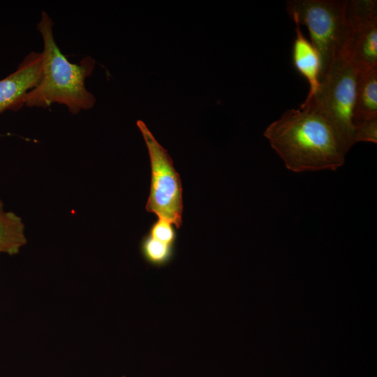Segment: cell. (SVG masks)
<instances>
[{
	"instance_id": "obj_1",
	"label": "cell",
	"mask_w": 377,
	"mask_h": 377,
	"mask_svg": "<svg viewBox=\"0 0 377 377\" xmlns=\"http://www.w3.org/2000/svg\"><path fill=\"white\" fill-rule=\"evenodd\" d=\"M264 135L292 172L336 170L345 162L347 153L335 129L310 104L286 110Z\"/></svg>"
},
{
	"instance_id": "obj_2",
	"label": "cell",
	"mask_w": 377,
	"mask_h": 377,
	"mask_svg": "<svg viewBox=\"0 0 377 377\" xmlns=\"http://www.w3.org/2000/svg\"><path fill=\"white\" fill-rule=\"evenodd\" d=\"M37 29L43 40L42 77L24 95L22 105L47 108L57 103L66 105L73 114L92 108L96 99L87 89L85 80L91 75L95 61L87 57L79 64L71 63L57 46L53 22L44 11Z\"/></svg>"
},
{
	"instance_id": "obj_3",
	"label": "cell",
	"mask_w": 377,
	"mask_h": 377,
	"mask_svg": "<svg viewBox=\"0 0 377 377\" xmlns=\"http://www.w3.org/2000/svg\"><path fill=\"white\" fill-rule=\"evenodd\" d=\"M345 5L346 1L340 0L286 2L291 19L309 30L311 43L320 57V77L336 58L347 52L353 29L346 19Z\"/></svg>"
},
{
	"instance_id": "obj_4",
	"label": "cell",
	"mask_w": 377,
	"mask_h": 377,
	"mask_svg": "<svg viewBox=\"0 0 377 377\" xmlns=\"http://www.w3.org/2000/svg\"><path fill=\"white\" fill-rule=\"evenodd\" d=\"M358 70L347 52L336 58L320 80L317 92L304 104L311 105L335 129L347 153L354 145L353 110Z\"/></svg>"
},
{
	"instance_id": "obj_5",
	"label": "cell",
	"mask_w": 377,
	"mask_h": 377,
	"mask_svg": "<svg viewBox=\"0 0 377 377\" xmlns=\"http://www.w3.org/2000/svg\"><path fill=\"white\" fill-rule=\"evenodd\" d=\"M137 125L145 140L151 161V180L146 209L179 228L182 223V188L179 174L167 151L158 142L145 124Z\"/></svg>"
},
{
	"instance_id": "obj_6",
	"label": "cell",
	"mask_w": 377,
	"mask_h": 377,
	"mask_svg": "<svg viewBox=\"0 0 377 377\" xmlns=\"http://www.w3.org/2000/svg\"><path fill=\"white\" fill-rule=\"evenodd\" d=\"M43 54L31 52L15 72L0 80V113L22 105L24 95L37 86L42 77Z\"/></svg>"
},
{
	"instance_id": "obj_7",
	"label": "cell",
	"mask_w": 377,
	"mask_h": 377,
	"mask_svg": "<svg viewBox=\"0 0 377 377\" xmlns=\"http://www.w3.org/2000/svg\"><path fill=\"white\" fill-rule=\"evenodd\" d=\"M295 24V38L293 46V60L297 71L305 77L309 84V91L306 99L311 98L318 90L321 74L320 55L302 31L300 24Z\"/></svg>"
},
{
	"instance_id": "obj_8",
	"label": "cell",
	"mask_w": 377,
	"mask_h": 377,
	"mask_svg": "<svg viewBox=\"0 0 377 377\" xmlns=\"http://www.w3.org/2000/svg\"><path fill=\"white\" fill-rule=\"evenodd\" d=\"M353 29L347 55L358 71L377 68V20Z\"/></svg>"
},
{
	"instance_id": "obj_9",
	"label": "cell",
	"mask_w": 377,
	"mask_h": 377,
	"mask_svg": "<svg viewBox=\"0 0 377 377\" xmlns=\"http://www.w3.org/2000/svg\"><path fill=\"white\" fill-rule=\"evenodd\" d=\"M377 117V68L358 71L353 124Z\"/></svg>"
},
{
	"instance_id": "obj_10",
	"label": "cell",
	"mask_w": 377,
	"mask_h": 377,
	"mask_svg": "<svg viewBox=\"0 0 377 377\" xmlns=\"http://www.w3.org/2000/svg\"><path fill=\"white\" fill-rule=\"evenodd\" d=\"M27 244L24 225L12 212L0 213V253L15 255Z\"/></svg>"
},
{
	"instance_id": "obj_11",
	"label": "cell",
	"mask_w": 377,
	"mask_h": 377,
	"mask_svg": "<svg viewBox=\"0 0 377 377\" xmlns=\"http://www.w3.org/2000/svg\"><path fill=\"white\" fill-rule=\"evenodd\" d=\"M140 252L147 263L161 267L170 262L175 249L174 245L159 241L147 234L141 241Z\"/></svg>"
},
{
	"instance_id": "obj_12",
	"label": "cell",
	"mask_w": 377,
	"mask_h": 377,
	"mask_svg": "<svg viewBox=\"0 0 377 377\" xmlns=\"http://www.w3.org/2000/svg\"><path fill=\"white\" fill-rule=\"evenodd\" d=\"M345 15L352 29L377 20L376 0L346 1Z\"/></svg>"
},
{
	"instance_id": "obj_13",
	"label": "cell",
	"mask_w": 377,
	"mask_h": 377,
	"mask_svg": "<svg viewBox=\"0 0 377 377\" xmlns=\"http://www.w3.org/2000/svg\"><path fill=\"white\" fill-rule=\"evenodd\" d=\"M354 128V144L359 142H377V117L357 122Z\"/></svg>"
},
{
	"instance_id": "obj_14",
	"label": "cell",
	"mask_w": 377,
	"mask_h": 377,
	"mask_svg": "<svg viewBox=\"0 0 377 377\" xmlns=\"http://www.w3.org/2000/svg\"><path fill=\"white\" fill-rule=\"evenodd\" d=\"M148 235L159 241L172 245L177 237L172 223L162 219H158L152 224Z\"/></svg>"
},
{
	"instance_id": "obj_15",
	"label": "cell",
	"mask_w": 377,
	"mask_h": 377,
	"mask_svg": "<svg viewBox=\"0 0 377 377\" xmlns=\"http://www.w3.org/2000/svg\"><path fill=\"white\" fill-rule=\"evenodd\" d=\"M3 203L2 200L0 199V213L3 212Z\"/></svg>"
},
{
	"instance_id": "obj_16",
	"label": "cell",
	"mask_w": 377,
	"mask_h": 377,
	"mask_svg": "<svg viewBox=\"0 0 377 377\" xmlns=\"http://www.w3.org/2000/svg\"><path fill=\"white\" fill-rule=\"evenodd\" d=\"M121 377H126V376H121Z\"/></svg>"
}]
</instances>
